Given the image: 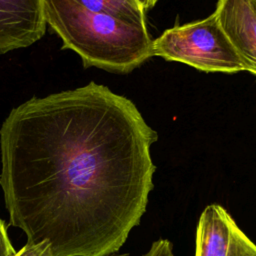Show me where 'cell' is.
<instances>
[{
  "mask_svg": "<svg viewBox=\"0 0 256 256\" xmlns=\"http://www.w3.org/2000/svg\"><path fill=\"white\" fill-rule=\"evenodd\" d=\"M15 256H52L50 244L47 241H43L38 244H32L27 242Z\"/></svg>",
  "mask_w": 256,
  "mask_h": 256,
  "instance_id": "obj_8",
  "label": "cell"
},
{
  "mask_svg": "<svg viewBox=\"0 0 256 256\" xmlns=\"http://www.w3.org/2000/svg\"><path fill=\"white\" fill-rule=\"evenodd\" d=\"M15 254L16 251L8 237L6 226L0 219V256H15Z\"/></svg>",
  "mask_w": 256,
  "mask_h": 256,
  "instance_id": "obj_10",
  "label": "cell"
},
{
  "mask_svg": "<svg viewBox=\"0 0 256 256\" xmlns=\"http://www.w3.org/2000/svg\"><path fill=\"white\" fill-rule=\"evenodd\" d=\"M106 256H131L129 253H122V254H118V253H113L110 255H106Z\"/></svg>",
  "mask_w": 256,
  "mask_h": 256,
  "instance_id": "obj_13",
  "label": "cell"
},
{
  "mask_svg": "<svg viewBox=\"0 0 256 256\" xmlns=\"http://www.w3.org/2000/svg\"><path fill=\"white\" fill-rule=\"evenodd\" d=\"M46 24L77 53L84 67L129 73L152 55L146 25L89 11L72 0H44Z\"/></svg>",
  "mask_w": 256,
  "mask_h": 256,
  "instance_id": "obj_2",
  "label": "cell"
},
{
  "mask_svg": "<svg viewBox=\"0 0 256 256\" xmlns=\"http://www.w3.org/2000/svg\"><path fill=\"white\" fill-rule=\"evenodd\" d=\"M157 139L131 100L95 82L13 108L0 129L10 224L52 256L117 253L147 209Z\"/></svg>",
  "mask_w": 256,
  "mask_h": 256,
  "instance_id": "obj_1",
  "label": "cell"
},
{
  "mask_svg": "<svg viewBox=\"0 0 256 256\" xmlns=\"http://www.w3.org/2000/svg\"><path fill=\"white\" fill-rule=\"evenodd\" d=\"M249 3H250V6H251L253 12L256 15V0H249Z\"/></svg>",
  "mask_w": 256,
  "mask_h": 256,
  "instance_id": "obj_12",
  "label": "cell"
},
{
  "mask_svg": "<svg viewBox=\"0 0 256 256\" xmlns=\"http://www.w3.org/2000/svg\"><path fill=\"white\" fill-rule=\"evenodd\" d=\"M195 256H256V245L224 207L210 204L198 221Z\"/></svg>",
  "mask_w": 256,
  "mask_h": 256,
  "instance_id": "obj_4",
  "label": "cell"
},
{
  "mask_svg": "<svg viewBox=\"0 0 256 256\" xmlns=\"http://www.w3.org/2000/svg\"><path fill=\"white\" fill-rule=\"evenodd\" d=\"M83 8L98 13H105L119 19L145 24V13L135 0H72Z\"/></svg>",
  "mask_w": 256,
  "mask_h": 256,
  "instance_id": "obj_7",
  "label": "cell"
},
{
  "mask_svg": "<svg viewBox=\"0 0 256 256\" xmlns=\"http://www.w3.org/2000/svg\"><path fill=\"white\" fill-rule=\"evenodd\" d=\"M214 13L247 71L256 76V15L249 0H218Z\"/></svg>",
  "mask_w": 256,
  "mask_h": 256,
  "instance_id": "obj_6",
  "label": "cell"
},
{
  "mask_svg": "<svg viewBox=\"0 0 256 256\" xmlns=\"http://www.w3.org/2000/svg\"><path fill=\"white\" fill-rule=\"evenodd\" d=\"M143 256H174L173 245L168 239H158Z\"/></svg>",
  "mask_w": 256,
  "mask_h": 256,
  "instance_id": "obj_9",
  "label": "cell"
},
{
  "mask_svg": "<svg viewBox=\"0 0 256 256\" xmlns=\"http://www.w3.org/2000/svg\"><path fill=\"white\" fill-rule=\"evenodd\" d=\"M46 25L44 0H0V55L34 44Z\"/></svg>",
  "mask_w": 256,
  "mask_h": 256,
  "instance_id": "obj_5",
  "label": "cell"
},
{
  "mask_svg": "<svg viewBox=\"0 0 256 256\" xmlns=\"http://www.w3.org/2000/svg\"><path fill=\"white\" fill-rule=\"evenodd\" d=\"M137 4L141 7V9L144 11H147L155 6V4L158 2V0H135Z\"/></svg>",
  "mask_w": 256,
  "mask_h": 256,
  "instance_id": "obj_11",
  "label": "cell"
},
{
  "mask_svg": "<svg viewBox=\"0 0 256 256\" xmlns=\"http://www.w3.org/2000/svg\"><path fill=\"white\" fill-rule=\"evenodd\" d=\"M151 49L153 56L184 63L204 72L247 71L215 13L165 30L152 40Z\"/></svg>",
  "mask_w": 256,
  "mask_h": 256,
  "instance_id": "obj_3",
  "label": "cell"
}]
</instances>
